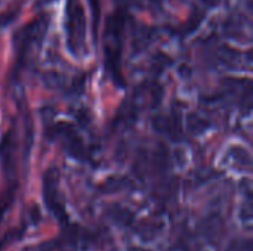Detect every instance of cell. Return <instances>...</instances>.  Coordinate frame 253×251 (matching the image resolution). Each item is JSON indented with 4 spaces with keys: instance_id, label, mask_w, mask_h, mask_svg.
Wrapping results in <instances>:
<instances>
[{
    "instance_id": "3",
    "label": "cell",
    "mask_w": 253,
    "mask_h": 251,
    "mask_svg": "<svg viewBox=\"0 0 253 251\" xmlns=\"http://www.w3.org/2000/svg\"><path fill=\"white\" fill-rule=\"evenodd\" d=\"M13 133L9 130L3 141H1V145H0V158H1V164H3V169H10L12 167V154H13Z\"/></svg>"
},
{
    "instance_id": "7",
    "label": "cell",
    "mask_w": 253,
    "mask_h": 251,
    "mask_svg": "<svg viewBox=\"0 0 253 251\" xmlns=\"http://www.w3.org/2000/svg\"><path fill=\"white\" fill-rule=\"evenodd\" d=\"M227 251H252V241L248 240V238H237V240H233L228 247Z\"/></svg>"
},
{
    "instance_id": "2",
    "label": "cell",
    "mask_w": 253,
    "mask_h": 251,
    "mask_svg": "<svg viewBox=\"0 0 253 251\" xmlns=\"http://www.w3.org/2000/svg\"><path fill=\"white\" fill-rule=\"evenodd\" d=\"M55 136L61 139L65 151L77 158V160H82L83 155H84V145H83V141L82 138L77 135L74 126L71 123H58L56 127H55Z\"/></svg>"
},
{
    "instance_id": "1",
    "label": "cell",
    "mask_w": 253,
    "mask_h": 251,
    "mask_svg": "<svg viewBox=\"0 0 253 251\" xmlns=\"http://www.w3.org/2000/svg\"><path fill=\"white\" fill-rule=\"evenodd\" d=\"M58 179H59V173L56 169H49L47 173L44 175V180H43V197L46 201V206L50 212L55 213V216L64 222L67 220L65 216V210L62 207V204L58 201Z\"/></svg>"
},
{
    "instance_id": "5",
    "label": "cell",
    "mask_w": 253,
    "mask_h": 251,
    "mask_svg": "<svg viewBox=\"0 0 253 251\" xmlns=\"http://www.w3.org/2000/svg\"><path fill=\"white\" fill-rule=\"evenodd\" d=\"M187 126H188V130L191 133H200L205 129H208L209 123L205 118H202V117H199L196 114H190L188 120H187Z\"/></svg>"
},
{
    "instance_id": "8",
    "label": "cell",
    "mask_w": 253,
    "mask_h": 251,
    "mask_svg": "<svg viewBox=\"0 0 253 251\" xmlns=\"http://www.w3.org/2000/svg\"><path fill=\"white\" fill-rule=\"evenodd\" d=\"M129 251H144L142 249H138V247H132Z\"/></svg>"
},
{
    "instance_id": "6",
    "label": "cell",
    "mask_w": 253,
    "mask_h": 251,
    "mask_svg": "<svg viewBox=\"0 0 253 251\" xmlns=\"http://www.w3.org/2000/svg\"><path fill=\"white\" fill-rule=\"evenodd\" d=\"M114 220H117L119 223L123 225H129L133 219V215L130 210L125 209V207H113L111 209V215H110Z\"/></svg>"
},
{
    "instance_id": "4",
    "label": "cell",
    "mask_w": 253,
    "mask_h": 251,
    "mask_svg": "<svg viewBox=\"0 0 253 251\" xmlns=\"http://www.w3.org/2000/svg\"><path fill=\"white\" fill-rule=\"evenodd\" d=\"M228 155L237 161L239 166H242V169H249L252 166V158H251V154L249 151H246L245 148H240V146H231L230 151H228Z\"/></svg>"
}]
</instances>
